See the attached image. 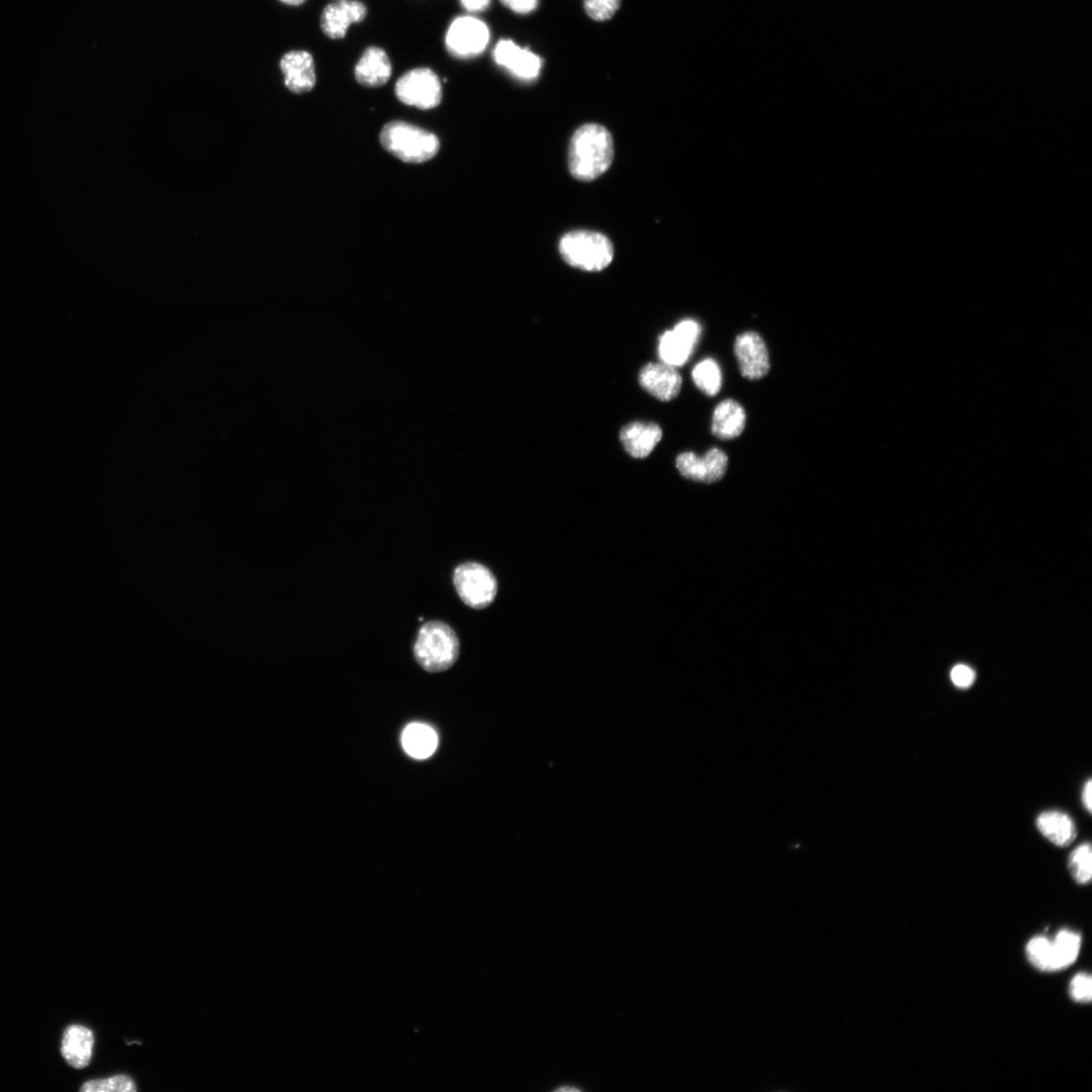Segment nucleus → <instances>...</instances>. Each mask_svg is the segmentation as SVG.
<instances>
[{
    "label": "nucleus",
    "instance_id": "1",
    "mask_svg": "<svg viewBox=\"0 0 1092 1092\" xmlns=\"http://www.w3.org/2000/svg\"><path fill=\"white\" fill-rule=\"evenodd\" d=\"M614 144L609 131L598 124L579 127L572 136L569 167L572 176L591 182L604 175L612 164Z\"/></svg>",
    "mask_w": 1092,
    "mask_h": 1092
},
{
    "label": "nucleus",
    "instance_id": "2",
    "mask_svg": "<svg viewBox=\"0 0 1092 1092\" xmlns=\"http://www.w3.org/2000/svg\"><path fill=\"white\" fill-rule=\"evenodd\" d=\"M460 640L455 630L440 622L424 625L418 633L414 655L427 672L437 673L452 668L460 656Z\"/></svg>",
    "mask_w": 1092,
    "mask_h": 1092
},
{
    "label": "nucleus",
    "instance_id": "3",
    "mask_svg": "<svg viewBox=\"0 0 1092 1092\" xmlns=\"http://www.w3.org/2000/svg\"><path fill=\"white\" fill-rule=\"evenodd\" d=\"M383 147L407 163H422L432 159L439 150L437 136L405 122H393L381 133Z\"/></svg>",
    "mask_w": 1092,
    "mask_h": 1092
},
{
    "label": "nucleus",
    "instance_id": "4",
    "mask_svg": "<svg viewBox=\"0 0 1092 1092\" xmlns=\"http://www.w3.org/2000/svg\"><path fill=\"white\" fill-rule=\"evenodd\" d=\"M560 253L573 267L601 271L612 262L614 248L603 234L581 230L570 232L561 239Z\"/></svg>",
    "mask_w": 1092,
    "mask_h": 1092
},
{
    "label": "nucleus",
    "instance_id": "5",
    "mask_svg": "<svg viewBox=\"0 0 1092 1092\" xmlns=\"http://www.w3.org/2000/svg\"><path fill=\"white\" fill-rule=\"evenodd\" d=\"M454 582L461 599L473 609L490 606L498 590L492 572L476 563L459 566L454 574Z\"/></svg>",
    "mask_w": 1092,
    "mask_h": 1092
},
{
    "label": "nucleus",
    "instance_id": "6",
    "mask_svg": "<svg viewBox=\"0 0 1092 1092\" xmlns=\"http://www.w3.org/2000/svg\"><path fill=\"white\" fill-rule=\"evenodd\" d=\"M395 91L403 104L420 110L434 109L442 99L440 81L429 68H417L405 74L397 82Z\"/></svg>",
    "mask_w": 1092,
    "mask_h": 1092
},
{
    "label": "nucleus",
    "instance_id": "7",
    "mask_svg": "<svg viewBox=\"0 0 1092 1092\" xmlns=\"http://www.w3.org/2000/svg\"><path fill=\"white\" fill-rule=\"evenodd\" d=\"M490 42L486 23L473 17L457 18L449 27L446 45L452 56L461 59L481 55Z\"/></svg>",
    "mask_w": 1092,
    "mask_h": 1092
},
{
    "label": "nucleus",
    "instance_id": "8",
    "mask_svg": "<svg viewBox=\"0 0 1092 1092\" xmlns=\"http://www.w3.org/2000/svg\"><path fill=\"white\" fill-rule=\"evenodd\" d=\"M701 331L699 323L691 319L682 320L673 330L666 331L659 340L662 362L674 367L684 365L695 351Z\"/></svg>",
    "mask_w": 1092,
    "mask_h": 1092
},
{
    "label": "nucleus",
    "instance_id": "9",
    "mask_svg": "<svg viewBox=\"0 0 1092 1092\" xmlns=\"http://www.w3.org/2000/svg\"><path fill=\"white\" fill-rule=\"evenodd\" d=\"M676 465L679 472L686 479L713 484L721 481L725 476L729 458L720 449H712L702 458L694 453H684L677 458Z\"/></svg>",
    "mask_w": 1092,
    "mask_h": 1092
},
{
    "label": "nucleus",
    "instance_id": "10",
    "mask_svg": "<svg viewBox=\"0 0 1092 1092\" xmlns=\"http://www.w3.org/2000/svg\"><path fill=\"white\" fill-rule=\"evenodd\" d=\"M735 354L742 377L761 380L770 370V357L764 339L757 332L741 333L736 339Z\"/></svg>",
    "mask_w": 1092,
    "mask_h": 1092
},
{
    "label": "nucleus",
    "instance_id": "11",
    "mask_svg": "<svg viewBox=\"0 0 1092 1092\" xmlns=\"http://www.w3.org/2000/svg\"><path fill=\"white\" fill-rule=\"evenodd\" d=\"M493 56L499 66L519 80L533 81L540 74L541 58L512 40H501L496 45Z\"/></svg>",
    "mask_w": 1092,
    "mask_h": 1092
},
{
    "label": "nucleus",
    "instance_id": "12",
    "mask_svg": "<svg viewBox=\"0 0 1092 1092\" xmlns=\"http://www.w3.org/2000/svg\"><path fill=\"white\" fill-rule=\"evenodd\" d=\"M639 384L662 402L675 399L682 389V377L676 367L662 363H648L639 372Z\"/></svg>",
    "mask_w": 1092,
    "mask_h": 1092
},
{
    "label": "nucleus",
    "instance_id": "13",
    "mask_svg": "<svg viewBox=\"0 0 1092 1092\" xmlns=\"http://www.w3.org/2000/svg\"><path fill=\"white\" fill-rule=\"evenodd\" d=\"M367 14L364 4L356 0H341L329 5L323 11L321 27L327 37L333 40L344 39L353 24L361 23Z\"/></svg>",
    "mask_w": 1092,
    "mask_h": 1092
},
{
    "label": "nucleus",
    "instance_id": "14",
    "mask_svg": "<svg viewBox=\"0 0 1092 1092\" xmlns=\"http://www.w3.org/2000/svg\"><path fill=\"white\" fill-rule=\"evenodd\" d=\"M281 70L285 76L286 86L294 93L309 92L316 85L315 63L309 52L287 53L281 60Z\"/></svg>",
    "mask_w": 1092,
    "mask_h": 1092
},
{
    "label": "nucleus",
    "instance_id": "15",
    "mask_svg": "<svg viewBox=\"0 0 1092 1092\" xmlns=\"http://www.w3.org/2000/svg\"><path fill=\"white\" fill-rule=\"evenodd\" d=\"M94 1046L92 1031L84 1026L68 1027L63 1034L61 1054L65 1062L76 1069L87 1067L91 1062Z\"/></svg>",
    "mask_w": 1092,
    "mask_h": 1092
},
{
    "label": "nucleus",
    "instance_id": "16",
    "mask_svg": "<svg viewBox=\"0 0 1092 1092\" xmlns=\"http://www.w3.org/2000/svg\"><path fill=\"white\" fill-rule=\"evenodd\" d=\"M663 437L662 428L656 423L633 422L622 429L623 445L634 459H645L659 445Z\"/></svg>",
    "mask_w": 1092,
    "mask_h": 1092
},
{
    "label": "nucleus",
    "instance_id": "17",
    "mask_svg": "<svg viewBox=\"0 0 1092 1092\" xmlns=\"http://www.w3.org/2000/svg\"><path fill=\"white\" fill-rule=\"evenodd\" d=\"M392 63L381 48L369 47L355 66V79L365 87L385 85L392 77Z\"/></svg>",
    "mask_w": 1092,
    "mask_h": 1092
},
{
    "label": "nucleus",
    "instance_id": "18",
    "mask_svg": "<svg viewBox=\"0 0 1092 1092\" xmlns=\"http://www.w3.org/2000/svg\"><path fill=\"white\" fill-rule=\"evenodd\" d=\"M744 409L735 400H726L715 408L712 417V433L724 440L738 437L745 427Z\"/></svg>",
    "mask_w": 1092,
    "mask_h": 1092
},
{
    "label": "nucleus",
    "instance_id": "19",
    "mask_svg": "<svg viewBox=\"0 0 1092 1092\" xmlns=\"http://www.w3.org/2000/svg\"><path fill=\"white\" fill-rule=\"evenodd\" d=\"M1037 828L1044 837L1058 846L1070 845L1076 837L1072 819L1060 811H1048L1039 815Z\"/></svg>",
    "mask_w": 1092,
    "mask_h": 1092
},
{
    "label": "nucleus",
    "instance_id": "20",
    "mask_svg": "<svg viewBox=\"0 0 1092 1092\" xmlns=\"http://www.w3.org/2000/svg\"><path fill=\"white\" fill-rule=\"evenodd\" d=\"M402 743L408 755L423 760L434 754L438 745V737L430 727L412 724L405 729Z\"/></svg>",
    "mask_w": 1092,
    "mask_h": 1092
},
{
    "label": "nucleus",
    "instance_id": "21",
    "mask_svg": "<svg viewBox=\"0 0 1092 1092\" xmlns=\"http://www.w3.org/2000/svg\"><path fill=\"white\" fill-rule=\"evenodd\" d=\"M1052 969L1062 971L1072 965L1078 958L1081 937L1071 931H1062L1052 941Z\"/></svg>",
    "mask_w": 1092,
    "mask_h": 1092
},
{
    "label": "nucleus",
    "instance_id": "22",
    "mask_svg": "<svg viewBox=\"0 0 1092 1092\" xmlns=\"http://www.w3.org/2000/svg\"><path fill=\"white\" fill-rule=\"evenodd\" d=\"M692 378L696 387L709 397L718 395L722 390V369L712 358L700 361L692 371Z\"/></svg>",
    "mask_w": 1092,
    "mask_h": 1092
},
{
    "label": "nucleus",
    "instance_id": "23",
    "mask_svg": "<svg viewBox=\"0 0 1092 1092\" xmlns=\"http://www.w3.org/2000/svg\"><path fill=\"white\" fill-rule=\"evenodd\" d=\"M1068 866L1077 883L1087 884L1090 882L1092 877V854L1089 844H1083L1071 852Z\"/></svg>",
    "mask_w": 1092,
    "mask_h": 1092
},
{
    "label": "nucleus",
    "instance_id": "24",
    "mask_svg": "<svg viewBox=\"0 0 1092 1092\" xmlns=\"http://www.w3.org/2000/svg\"><path fill=\"white\" fill-rule=\"evenodd\" d=\"M1027 957L1030 963L1040 971L1052 969V943L1046 937L1033 938L1027 945Z\"/></svg>",
    "mask_w": 1092,
    "mask_h": 1092
},
{
    "label": "nucleus",
    "instance_id": "25",
    "mask_svg": "<svg viewBox=\"0 0 1092 1092\" xmlns=\"http://www.w3.org/2000/svg\"><path fill=\"white\" fill-rule=\"evenodd\" d=\"M81 1090L83 1092H135L138 1088L130 1076L116 1075L110 1078L87 1081Z\"/></svg>",
    "mask_w": 1092,
    "mask_h": 1092
},
{
    "label": "nucleus",
    "instance_id": "26",
    "mask_svg": "<svg viewBox=\"0 0 1092 1092\" xmlns=\"http://www.w3.org/2000/svg\"><path fill=\"white\" fill-rule=\"evenodd\" d=\"M622 5V0H584V9L589 18L596 22L612 19Z\"/></svg>",
    "mask_w": 1092,
    "mask_h": 1092
},
{
    "label": "nucleus",
    "instance_id": "27",
    "mask_svg": "<svg viewBox=\"0 0 1092 1092\" xmlns=\"http://www.w3.org/2000/svg\"><path fill=\"white\" fill-rule=\"evenodd\" d=\"M1070 998L1080 1004H1089L1092 998V980L1090 975L1079 973L1071 980L1069 985Z\"/></svg>",
    "mask_w": 1092,
    "mask_h": 1092
},
{
    "label": "nucleus",
    "instance_id": "28",
    "mask_svg": "<svg viewBox=\"0 0 1092 1092\" xmlns=\"http://www.w3.org/2000/svg\"><path fill=\"white\" fill-rule=\"evenodd\" d=\"M951 679L956 686L968 688L973 684L975 673L965 665H958L952 670Z\"/></svg>",
    "mask_w": 1092,
    "mask_h": 1092
},
{
    "label": "nucleus",
    "instance_id": "29",
    "mask_svg": "<svg viewBox=\"0 0 1092 1092\" xmlns=\"http://www.w3.org/2000/svg\"><path fill=\"white\" fill-rule=\"evenodd\" d=\"M501 3L519 15H529L537 9L539 0H501Z\"/></svg>",
    "mask_w": 1092,
    "mask_h": 1092
},
{
    "label": "nucleus",
    "instance_id": "30",
    "mask_svg": "<svg viewBox=\"0 0 1092 1092\" xmlns=\"http://www.w3.org/2000/svg\"><path fill=\"white\" fill-rule=\"evenodd\" d=\"M461 3L470 13H481L490 7L491 0H461Z\"/></svg>",
    "mask_w": 1092,
    "mask_h": 1092
},
{
    "label": "nucleus",
    "instance_id": "31",
    "mask_svg": "<svg viewBox=\"0 0 1092 1092\" xmlns=\"http://www.w3.org/2000/svg\"><path fill=\"white\" fill-rule=\"evenodd\" d=\"M1082 801L1087 811L1091 812L1092 809V782L1088 780L1084 785L1082 792Z\"/></svg>",
    "mask_w": 1092,
    "mask_h": 1092
},
{
    "label": "nucleus",
    "instance_id": "32",
    "mask_svg": "<svg viewBox=\"0 0 1092 1092\" xmlns=\"http://www.w3.org/2000/svg\"><path fill=\"white\" fill-rule=\"evenodd\" d=\"M281 2L288 5V6L297 7V6H300L301 4H303L305 2V0H281Z\"/></svg>",
    "mask_w": 1092,
    "mask_h": 1092
}]
</instances>
